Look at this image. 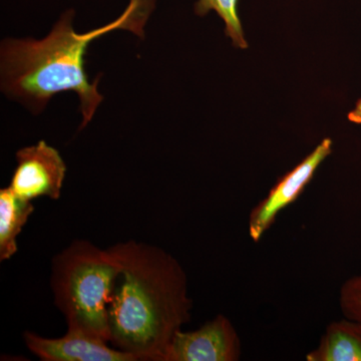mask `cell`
<instances>
[{
    "label": "cell",
    "mask_w": 361,
    "mask_h": 361,
    "mask_svg": "<svg viewBox=\"0 0 361 361\" xmlns=\"http://www.w3.org/2000/svg\"><path fill=\"white\" fill-rule=\"evenodd\" d=\"M118 267L109 249L75 240L52 259L51 287L70 331L110 342L108 306Z\"/></svg>",
    "instance_id": "3"
},
{
    "label": "cell",
    "mask_w": 361,
    "mask_h": 361,
    "mask_svg": "<svg viewBox=\"0 0 361 361\" xmlns=\"http://www.w3.org/2000/svg\"><path fill=\"white\" fill-rule=\"evenodd\" d=\"M195 11L200 16L211 11H216L224 20L226 35L231 39L233 44L242 49L248 47L239 18L238 0H198Z\"/></svg>",
    "instance_id": "10"
},
{
    "label": "cell",
    "mask_w": 361,
    "mask_h": 361,
    "mask_svg": "<svg viewBox=\"0 0 361 361\" xmlns=\"http://www.w3.org/2000/svg\"><path fill=\"white\" fill-rule=\"evenodd\" d=\"M331 151V140H323L293 170L278 180L267 196L252 209L248 219V232L254 242L260 241L274 224L278 215L303 193L316 170Z\"/></svg>",
    "instance_id": "4"
},
{
    "label": "cell",
    "mask_w": 361,
    "mask_h": 361,
    "mask_svg": "<svg viewBox=\"0 0 361 361\" xmlns=\"http://www.w3.org/2000/svg\"><path fill=\"white\" fill-rule=\"evenodd\" d=\"M306 360L361 361V322L344 317L329 323Z\"/></svg>",
    "instance_id": "8"
},
{
    "label": "cell",
    "mask_w": 361,
    "mask_h": 361,
    "mask_svg": "<svg viewBox=\"0 0 361 361\" xmlns=\"http://www.w3.org/2000/svg\"><path fill=\"white\" fill-rule=\"evenodd\" d=\"M23 341L33 355L44 361H137L130 353L110 348L108 341L70 330L59 338L26 331Z\"/></svg>",
    "instance_id": "7"
},
{
    "label": "cell",
    "mask_w": 361,
    "mask_h": 361,
    "mask_svg": "<svg viewBox=\"0 0 361 361\" xmlns=\"http://www.w3.org/2000/svg\"><path fill=\"white\" fill-rule=\"evenodd\" d=\"M133 1H135V2H144V1H147V0H133Z\"/></svg>",
    "instance_id": "13"
},
{
    "label": "cell",
    "mask_w": 361,
    "mask_h": 361,
    "mask_svg": "<svg viewBox=\"0 0 361 361\" xmlns=\"http://www.w3.org/2000/svg\"><path fill=\"white\" fill-rule=\"evenodd\" d=\"M35 211L32 201L20 198L11 188L0 190V261L18 252V237Z\"/></svg>",
    "instance_id": "9"
},
{
    "label": "cell",
    "mask_w": 361,
    "mask_h": 361,
    "mask_svg": "<svg viewBox=\"0 0 361 361\" xmlns=\"http://www.w3.org/2000/svg\"><path fill=\"white\" fill-rule=\"evenodd\" d=\"M348 120L355 123H361V99L356 104L355 110L349 113Z\"/></svg>",
    "instance_id": "12"
},
{
    "label": "cell",
    "mask_w": 361,
    "mask_h": 361,
    "mask_svg": "<svg viewBox=\"0 0 361 361\" xmlns=\"http://www.w3.org/2000/svg\"><path fill=\"white\" fill-rule=\"evenodd\" d=\"M109 250L120 267L108 306L110 342L137 361H163L173 337L191 319L186 272L152 244L130 240Z\"/></svg>",
    "instance_id": "1"
},
{
    "label": "cell",
    "mask_w": 361,
    "mask_h": 361,
    "mask_svg": "<svg viewBox=\"0 0 361 361\" xmlns=\"http://www.w3.org/2000/svg\"><path fill=\"white\" fill-rule=\"evenodd\" d=\"M18 166L11 188L16 196L32 201L40 197L58 200L65 182L66 166L58 149L39 141L16 153Z\"/></svg>",
    "instance_id": "5"
},
{
    "label": "cell",
    "mask_w": 361,
    "mask_h": 361,
    "mask_svg": "<svg viewBox=\"0 0 361 361\" xmlns=\"http://www.w3.org/2000/svg\"><path fill=\"white\" fill-rule=\"evenodd\" d=\"M153 4L130 1L120 18L85 33L75 32V11H68L44 39L4 40L0 51L2 90L35 111L44 109L59 92H75L80 101L82 129L103 102L97 89L99 78L92 84L85 73L87 47L92 40L116 30H132L141 37Z\"/></svg>",
    "instance_id": "2"
},
{
    "label": "cell",
    "mask_w": 361,
    "mask_h": 361,
    "mask_svg": "<svg viewBox=\"0 0 361 361\" xmlns=\"http://www.w3.org/2000/svg\"><path fill=\"white\" fill-rule=\"evenodd\" d=\"M242 346L229 318L219 314L193 331H178L163 361H238Z\"/></svg>",
    "instance_id": "6"
},
{
    "label": "cell",
    "mask_w": 361,
    "mask_h": 361,
    "mask_svg": "<svg viewBox=\"0 0 361 361\" xmlns=\"http://www.w3.org/2000/svg\"><path fill=\"white\" fill-rule=\"evenodd\" d=\"M339 306L344 317L361 322V274L348 278L341 285Z\"/></svg>",
    "instance_id": "11"
}]
</instances>
